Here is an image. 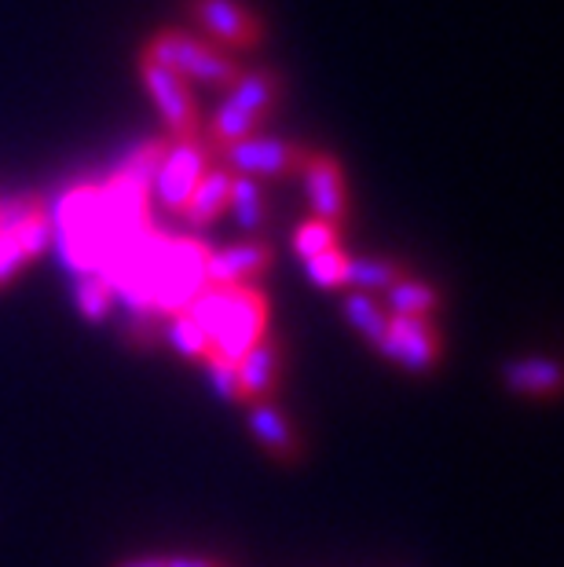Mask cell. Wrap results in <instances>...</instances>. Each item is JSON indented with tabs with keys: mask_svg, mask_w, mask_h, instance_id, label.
<instances>
[{
	"mask_svg": "<svg viewBox=\"0 0 564 567\" xmlns=\"http://www.w3.org/2000/svg\"><path fill=\"white\" fill-rule=\"evenodd\" d=\"M386 308L389 316H407V319H433V311L440 308V293L429 282L407 275L392 289H386Z\"/></svg>",
	"mask_w": 564,
	"mask_h": 567,
	"instance_id": "17",
	"label": "cell"
},
{
	"mask_svg": "<svg viewBox=\"0 0 564 567\" xmlns=\"http://www.w3.org/2000/svg\"><path fill=\"white\" fill-rule=\"evenodd\" d=\"M283 92V81L275 70H249V74H238V81L232 84L227 100L217 106L213 122L206 128V147L209 154H221L232 143L254 136V132L264 125V117L275 111Z\"/></svg>",
	"mask_w": 564,
	"mask_h": 567,
	"instance_id": "2",
	"label": "cell"
},
{
	"mask_svg": "<svg viewBox=\"0 0 564 567\" xmlns=\"http://www.w3.org/2000/svg\"><path fill=\"white\" fill-rule=\"evenodd\" d=\"M341 311H345L348 326H352V330H356L359 337H363L367 344H375V348H381V344H386L392 316H389V308L381 305L378 297H370V293H359V289H352V293L345 297Z\"/></svg>",
	"mask_w": 564,
	"mask_h": 567,
	"instance_id": "15",
	"label": "cell"
},
{
	"mask_svg": "<svg viewBox=\"0 0 564 567\" xmlns=\"http://www.w3.org/2000/svg\"><path fill=\"white\" fill-rule=\"evenodd\" d=\"M143 52L151 59H158L162 66H170L173 74H180L184 81L217 84V89H232L238 74H243L224 48H217L206 38H195V33H187V30H158Z\"/></svg>",
	"mask_w": 564,
	"mask_h": 567,
	"instance_id": "3",
	"label": "cell"
},
{
	"mask_svg": "<svg viewBox=\"0 0 564 567\" xmlns=\"http://www.w3.org/2000/svg\"><path fill=\"white\" fill-rule=\"evenodd\" d=\"M301 176H305L308 205H311V213H316V220L341 227L348 220V184H345L341 162L334 158V154L308 151Z\"/></svg>",
	"mask_w": 564,
	"mask_h": 567,
	"instance_id": "9",
	"label": "cell"
},
{
	"mask_svg": "<svg viewBox=\"0 0 564 567\" xmlns=\"http://www.w3.org/2000/svg\"><path fill=\"white\" fill-rule=\"evenodd\" d=\"M305 147H297L290 140L279 136H254L232 143V147L221 151V162L232 176H249V179H279V176H294L301 173L305 165Z\"/></svg>",
	"mask_w": 564,
	"mask_h": 567,
	"instance_id": "5",
	"label": "cell"
},
{
	"mask_svg": "<svg viewBox=\"0 0 564 567\" xmlns=\"http://www.w3.org/2000/svg\"><path fill=\"white\" fill-rule=\"evenodd\" d=\"M334 246H338V227L327 220H316V216L297 227V235H294V249L301 252L305 260L316 257V252H327Z\"/></svg>",
	"mask_w": 564,
	"mask_h": 567,
	"instance_id": "23",
	"label": "cell"
},
{
	"mask_svg": "<svg viewBox=\"0 0 564 567\" xmlns=\"http://www.w3.org/2000/svg\"><path fill=\"white\" fill-rule=\"evenodd\" d=\"M114 567H165V560L162 557H132V560H122Z\"/></svg>",
	"mask_w": 564,
	"mask_h": 567,
	"instance_id": "26",
	"label": "cell"
},
{
	"mask_svg": "<svg viewBox=\"0 0 564 567\" xmlns=\"http://www.w3.org/2000/svg\"><path fill=\"white\" fill-rule=\"evenodd\" d=\"M191 19L206 30V41H213L224 52L232 48H257L264 41V22L238 0H187Z\"/></svg>",
	"mask_w": 564,
	"mask_h": 567,
	"instance_id": "7",
	"label": "cell"
},
{
	"mask_svg": "<svg viewBox=\"0 0 564 567\" xmlns=\"http://www.w3.org/2000/svg\"><path fill=\"white\" fill-rule=\"evenodd\" d=\"M308 279L319 289H341L345 286V271H348V252L341 246H334L327 252H316V257L305 260Z\"/></svg>",
	"mask_w": 564,
	"mask_h": 567,
	"instance_id": "21",
	"label": "cell"
},
{
	"mask_svg": "<svg viewBox=\"0 0 564 567\" xmlns=\"http://www.w3.org/2000/svg\"><path fill=\"white\" fill-rule=\"evenodd\" d=\"M165 567H227V564L213 560V557H170Z\"/></svg>",
	"mask_w": 564,
	"mask_h": 567,
	"instance_id": "25",
	"label": "cell"
},
{
	"mask_svg": "<svg viewBox=\"0 0 564 567\" xmlns=\"http://www.w3.org/2000/svg\"><path fill=\"white\" fill-rule=\"evenodd\" d=\"M209 147L206 140H184V143H170L165 158L158 165V176H154V195H158L162 209L180 216L191 198V190L198 187V179L209 173Z\"/></svg>",
	"mask_w": 564,
	"mask_h": 567,
	"instance_id": "6",
	"label": "cell"
},
{
	"mask_svg": "<svg viewBox=\"0 0 564 567\" xmlns=\"http://www.w3.org/2000/svg\"><path fill=\"white\" fill-rule=\"evenodd\" d=\"M206 370H209V381H213V389H217L224 400H232V403H243V389H238V370L232 359H224L213 352L206 359Z\"/></svg>",
	"mask_w": 564,
	"mask_h": 567,
	"instance_id": "24",
	"label": "cell"
},
{
	"mask_svg": "<svg viewBox=\"0 0 564 567\" xmlns=\"http://www.w3.org/2000/svg\"><path fill=\"white\" fill-rule=\"evenodd\" d=\"M170 341H173V348L176 352H184L187 359H206L213 355V341L206 337V330L187 316V311H176L173 316V322H170Z\"/></svg>",
	"mask_w": 564,
	"mask_h": 567,
	"instance_id": "20",
	"label": "cell"
},
{
	"mask_svg": "<svg viewBox=\"0 0 564 567\" xmlns=\"http://www.w3.org/2000/svg\"><path fill=\"white\" fill-rule=\"evenodd\" d=\"M246 421H249V432H254V440L268 451L275 462H297L301 457V440H297V432L290 429V421L283 417V410L275 406L271 400H254L246 403Z\"/></svg>",
	"mask_w": 564,
	"mask_h": 567,
	"instance_id": "11",
	"label": "cell"
},
{
	"mask_svg": "<svg viewBox=\"0 0 564 567\" xmlns=\"http://www.w3.org/2000/svg\"><path fill=\"white\" fill-rule=\"evenodd\" d=\"M407 271L400 260H386V257H348V271H345V286L359 289V293H386L400 279H407Z\"/></svg>",
	"mask_w": 564,
	"mask_h": 567,
	"instance_id": "16",
	"label": "cell"
},
{
	"mask_svg": "<svg viewBox=\"0 0 564 567\" xmlns=\"http://www.w3.org/2000/svg\"><path fill=\"white\" fill-rule=\"evenodd\" d=\"M180 311H187L206 330L213 352L232 363L268 333V300L254 286H209Z\"/></svg>",
	"mask_w": 564,
	"mask_h": 567,
	"instance_id": "1",
	"label": "cell"
},
{
	"mask_svg": "<svg viewBox=\"0 0 564 567\" xmlns=\"http://www.w3.org/2000/svg\"><path fill=\"white\" fill-rule=\"evenodd\" d=\"M78 308L85 311V319L103 322L111 316V282L100 279V275H85L78 282Z\"/></svg>",
	"mask_w": 564,
	"mask_h": 567,
	"instance_id": "22",
	"label": "cell"
},
{
	"mask_svg": "<svg viewBox=\"0 0 564 567\" xmlns=\"http://www.w3.org/2000/svg\"><path fill=\"white\" fill-rule=\"evenodd\" d=\"M268 268H271V249L264 243H246V246L209 252L206 264H202V275H206L209 286H249Z\"/></svg>",
	"mask_w": 564,
	"mask_h": 567,
	"instance_id": "10",
	"label": "cell"
},
{
	"mask_svg": "<svg viewBox=\"0 0 564 567\" xmlns=\"http://www.w3.org/2000/svg\"><path fill=\"white\" fill-rule=\"evenodd\" d=\"M227 202H232V173H227V168H213V173L202 176L198 187L191 190V198L180 216H184L191 227H209L227 213Z\"/></svg>",
	"mask_w": 564,
	"mask_h": 567,
	"instance_id": "14",
	"label": "cell"
},
{
	"mask_svg": "<svg viewBox=\"0 0 564 567\" xmlns=\"http://www.w3.org/2000/svg\"><path fill=\"white\" fill-rule=\"evenodd\" d=\"M165 151H170V143L165 140H151L143 143V147H136L125 158V165L117 168L114 179H122V184L136 187V190H151L154 187V176H158V165L165 158Z\"/></svg>",
	"mask_w": 564,
	"mask_h": 567,
	"instance_id": "19",
	"label": "cell"
},
{
	"mask_svg": "<svg viewBox=\"0 0 564 567\" xmlns=\"http://www.w3.org/2000/svg\"><path fill=\"white\" fill-rule=\"evenodd\" d=\"M235 370H238V389H243V403L271 400L275 384H279V341L264 333L257 344L246 348Z\"/></svg>",
	"mask_w": 564,
	"mask_h": 567,
	"instance_id": "12",
	"label": "cell"
},
{
	"mask_svg": "<svg viewBox=\"0 0 564 567\" xmlns=\"http://www.w3.org/2000/svg\"><path fill=\"white\" fill-rule=\"evenodd\" d=\"M502 381L510 392L527 395V400H554L561 392V370L554 359H513L502 367Z\"/></svg>",
	"mask_w": 564,
	"mask_h": 567,
	"instance_id": "13",
	"label": "cell"
},
{
	"mask_svg": "<svg viewBox=\"0 0 564 567\" xmlns=\"http://www.w3.org/2000/svg\"><path fill=\"white\" fill-rule=\"evenodd\" d=\"M227 209H235V220L243 231L257 235L264 227V216H268V202H264V190L257 179L232 176V202H227Z\"/></svg>",
	"mask_w": 564,
	"mask_h": 567,
	"instance_id": "18",
	"label": "cell"
},
{
	"mask_svg": "<svg viewBox=\"0 0 564 567\" xmlns=\"http://www.w3.org/2000/svg\"><path fill=\"white\" fill-rule=\"evenodd\" d=\"M381 355L400 363L411 373H425L440 363V330L433 326V319H407V316H392L389 322V337L386 344L378 348Z\"/></svg>",
	"mask_w": 564,
	"mask_h": 567,
	"instance_id": "8",
	"label": "cell"
},
{
	"mask_svg": "<svg viewBox=\"0 0 564 567\" xmlns=\"http://www.w3.org/2000/svg\"><path fill=\"white\" fill-rule=\"evenodd\" d=\"M140 78H143V89H147L154 106H158L170 140L173 143L198 140L202 122H198V106H195V95L187 89V81L173 74L170 66H162L158 59H151L147 52L140 55Z\"/></svg>",
	"mask_w": 564,
	"mask_h": 567,
	"instance_id": "4",
	"label": "cell"
}]
</instances>
